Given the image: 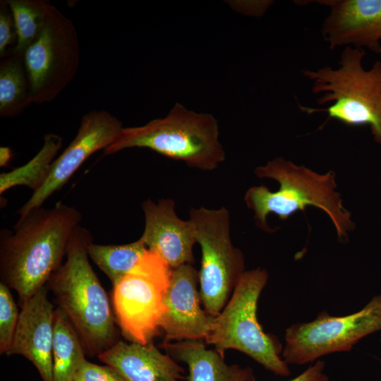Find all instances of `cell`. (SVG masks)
Returning <instances> with one entry per match:
<instances>
[{"label":"cell","instance_id":"6da1fadb","mask_svg":"<svg viewBox=\"0 0 381 381\" xmlns=\"http://www.w3.org/2000/svg\"><path fill=\"white\" fill-rule=\"evenodd\" d=\"M81 219L75 207L57 202L20 217L13 231H1V282L17 292L21 303L46 286L60 267Z\"/></svg>","mask_w":381,"mask_h":381},{"label":"cell","instance_id":"7a4b0ae2","mask_svg":"<svg viewBox=\"0 0 381 381\" xmlns=\"http://www.w3.org/2000/svg\"><path fill=\"white\" fill-rule=\"evenodd\" d=\"M90 231L79 224L67 245L66 260L46 286L78 332L86 354L98 356L119 341L112 306L89 262Z\"/></svg>","mask_w":381,"mask_h":381},{"label":"cell","instance_id":"3957f363","mask_svg":"<svg viewBox=\"0 0 381 381\" xmlns=\"http://www.w3.org/2000/svg\"><path fill=\"white\" fill-rule=\"evenodd\" d=\"M255 174L260 179H274L280 186L274 192L264 185L253 186L245 194L247 207L254 212V219L261 229L274 231L267 222L269 214L286 220L292 214L311 205L329 216L339 241H348V232L354 229L355 223L351 219V212L344 207L339 193L334 190L337 185L334 171L320 174L283 157H277L265 166L258 167Z\"/></svg>","mask_w":381,"mask_h":381},{"label":"cell","instance_id":"277c9868","mask_svg":"<svg viewBox=\"0 0 381 381\" xmlns=\"http://www.w3.org/2000/svg\"><path fill=\"white\" fill-rule=\"evenodd\" d=\"M364 49L346 46L342 51L337 68L326 66L301 73L312 83L313 94H322L316 102L325 108H313L298 103L307 114L325 112L327 119L351 126L368 125L374 140L381 145V60L370 69L363 66Z\"/></svg>","mask_w":381,"mask_h":381},{"label":"cell","instance_id":"5b68a950","mask_svg":"<svg viewBox=\"0 0 381 381\" xmlns=\"http://www.w3.org/2000/svg\"><path fill=\"white\" fill-rule=\"evenodd\" d=\"M131 147H144L180 160L189 167L212 171L224 162L217 119L176 103L163 118L135 127H123L115 140L104 150L105 155Z\"/></svg>","mask_w":381,"mask_h":381},{"label":"cell","instance_id":"8992f818","mask_svg":"<svg viewBox=\"0 0 381 381\" xmlns=\"http://www.w3.org/2000/svg\"><path fill=\"white\" fill-rule=\"evenodd\" d=\"M268 278L267 271L260 267L244 272L224 308L213 317L205 342L224 357L226 351L237 350L275 375L289 376L282 344L263 330L257 318L258 300Z\"/></svg>","mask_w":381,"mask_h":381},{"label":"cell","instance_id":"52a82bcc","mask_svg":"<svg viewBox=\"0 0 381 381\" xmlns=\"http://www.w3.org/2000/svg\"><path fill=\"white\" fill-rule=\"evenodd\" d=\"M172 269L147 250L135 267L113 285L116 324L130 342L152 343L161 332Z\"/></svg>","mask_w":381,"mask_h":381},{"label":"cell","instance_id":"ba28073f","mask_svg":"<svg viewBox=\"0 0 381 381\" xmlns=\"http://www.w3.org/2000/svg\"><path fill=\"white\" fill-rule=\"evenodd\" d=\"M189 217L201 249L198 272L201 303L204 310L215 317L246 271L243 255L232 243L230 212L226 207L193 208Z\"/></svg>","mask_w":381,"mask_h":381},{"label":"cell","instance_id":"9c48e42d","mask_svg":"<svg viewBox=\"0 0 381 381\" xmlns=\"http://www.w3.org/2000/svg\"><path fill=\"white\" fill-rule=\"evenodd\" d=\"M23 61L32 103L53 101L75 77L80 61L77 32L56 6L50 5L41 32L24 52Z\"/></svg>","mask_w":381,"mask_h":381},{"label":"cell","instance_id":"30bf717a","mask_svg":"<svg viewBox=\"0 0 381 381\" xmlns=\"http://www.w3.org/2000/svg\"><path fill=\"white\" fill-rule=\"evenodd\" d=\"M381 331V295L361 310L344 316L324 310L310 322L286 328L282 357L289 364L303 365L323 356L350 351L365 337Z\"/></svg>","mask_w":381,"mask_h":381},{"label":"cell","instance_id":"8fae6325","mask_svg":"<svg viewBox=\"0 0 381 381\" xmlns=\"http://www.w3.org/2000/svg\"><path fill=\"white\" fill-rule=\"evenodd\" d=\"M123 128L122 122L107 110H92L84 114L76 135L54 160L44 184L32 193L17 214L23 217L32 209L42 207L48 198L61 190L90 155L109 146Z\"/></svg>","mask_w":381,"mask_h":381},{"label":"cell","instance_id":"7c38bea8","mask_svg":"<svg viewBox=\"0 0 381 381\" xmlns=\"http://www.w3.org/2000/svg\"><path fill=\"white\" fill-rule=\"evenodd\" d=\"M198 271L192 264L172 269L161 322L164 342L204 341L213 317L201 308Z\"/></svg>","mask_w":381,"mask_h":381},{"label":"cell","instance_id":"4fadbf2b","mask_svg":"<svg viewBox=\"0 0 381 381\" xmlns=\"http://www.w3.org/2000/svg\"><path fill=\"white\" fill-rule=\"evenodd\" d=\"M329 13L321 29L330 49L367 47L381 54V0H322Z\"/></svg>","mask_w":381,"mask_h":381},{"label":"cell","instance_id":"5bb4252c","mask_svg":"<svg viewBox=\"0 0 381 381\" xmlns=\"http://www.w3.org/2000/svg\"><path fill=\"white\" fill-rule=\"evenodd\" d=\"M142 208L145 226L140 238L147 248L171 269L193 265L194 226L190 219L183 220L176 215L174 200L162 198L155 202L149 199L143 202Z\"/></svg>","mask_w":381,"mask_h":381},{"label":"cell","instance_id":"9a60e30c","mask_svg":"<svg viewBox=\"0 0 381 381\" xmlns=\"http://www.w3.org/2000/svg\"><path fill=\"white\" fill-rule=\"evenodd\" d=\"M43 286L21 303L18 322L7 356L20 355L30 361L42 381H53L52 344L55 309Z\"/></svg>","mask_w":381,"mask_h":381},{"label":"cell","instance_id":"2e32d148","mask_svg":"<svg viewBox=\"0 0 381 381\" xmlns=\"http://www.w3.org/2000/svg\"><path fill=\"white\" fill-rule=\"evenodd\" d=\"M97 358L126 381H187L185 369L152 343L143 345L119 340Z\"/></svg>","mask_w":381,"mask_h":381},{"label":"cell","instance_id":"e0dca14e","mask_svg":"<svg viewBox=\"0 0 381 381\" xmlns=\"http://www.w3.org/2000/svg\"><path fill=\"white\" fill-rule=\"evenodd\" d=\"M165 351L188 367L187 381H255L253 370L228 364L204 341H181L162 344Z\"/></svg>","mask_w":381,"mask_h":381},{"label":"cell","instance_id":"ac0fdd59","mask_svg":"<svg viewBox=\"0 0 381 381\" xmlns=\"http://www.w3.org/2000/svg\"><path fill=\"white\" fill-rule=\"evenodd\" d=\"M85 351L73 325L58 307L55 309L52 344L53 381H73L83 363Z\"/></svg>","mask_w":381,"mask_h":381},{"label":"cell","instance_id":"d6986e66","mask_svg":"<svg viewBox=\"0 0 381 381\" xmlns=\"http://www.w3.org/2000/svg\"><path fill=\"white\" fill-rule=\"evenodd\" d=\"M32 103L23 55L12 53L0 62V116L14 117Z\"/></svg>","mask_w":381,"mask_h":381},{"label":"cell","instance_id":"ffe728a7","mask_svg":"<svg viewBox=\"0 0 381 381\" xmlns=\"http://www.w3.org/2000/svg\"><path fill=\"white\" fill-rule=\"evenodd\" d=\"M62 143L60 135L46 134L42 148L28 162L11 171L1 174L0 193L17 186H27L33 192L38 190L47 180Z\"/></svg>","mask_w":381,"mask_h":381},{"label":"cell","instance_id":"44dd1931","mask_svg":"<svg viewBox=\"0 0 381 381\" xmlns=\"http://www.w3.org/2000/svg\"><path fill=\"white\" fill-rule=\"evenodd\" d=\"M147 250L140 238L123 245H102L92 242L87 247V253L114 285L135 267Z\"/></svg>","mask_w":381,"mask_h":381},{"label":"cell","instance_id":"7402d4cb","mask_svg":"<svg viewBox=\"0 0 381 381\" xmlns=\"http://www.w3.org/2000/svg\"><path fill=\"white\" fill-rule=\"evenodd\" d=\"M17 34L13 53L23 54L37 38L51 4L44 0H7Z\"/></svg>","mask_w":381,"mask_h":381},{"label":"cell","instance_id":"603a6c76","mask_svg":"<svg viewBox=\"0 0 381 381\" xmlns=\"http://www.w3.org/2000/svg\"><path fill=\"white\" fill-rule=\"evenodd\" d=\"M19 313L10 288L0 282V353L6 354L10 350Z\"/></svg>","mask_w":381,"mask_h":381},{"label":"cell","instance_id":"cb8c5ba5","mask_svg":"<svg viewBox=\"0 0 381 381\" xmlns=\"http://www.w3.org/2000/svg\"><path fill=\"white\" fill-rule=\"evenodd\" d=\"M17 43V34L12 12L7 0L0 3V56L4 58L13 53Z\"/></svg>","mask_w":381,"mask_h":381},{"label":"cell","instance_id":"d4e9b609","mask_svg":"<svg viewBox=\"0 0 381 381\" xmlns=\"http://www.w3.org/2000/svg\"><path fill=\"white\" fill-rule=\"evenodd\" d=\"M75 381H126L113 368L88 361L83 363L74 378Z\"/></svg>","mask_w":381,"mask_h":381},{"label":"cell","instance_id":"484cf974","mask_svg":"<svg viewBox=\"0 0 381 381\" xmlns=\"http://www.w3.org/2000/svg\"><path fill=\"white\" fill-rule=\"evenodd\" d=\"M325 363L321 360H318L299 375L289 381H329L327 374L325 373Z\"/></svg>","mask_w":381,"mask_h":381},{"label":"cell","instance_id":"4316f807","mask_svg":"<svg viewBox=\"0 0 381 381\" xmlns=\"http://www.w3.org/2000/svg\"><path fill=\"white\" fill-rule=\"evenodd\" d=\"M236 3V10L253 16L262 15L272 4V1H241Z\"/></svg>","mask_w":381,"mask_h":381},{"label":"cell","instance_id":"83f0119b","mask_svg":"<svg viewBox=\"0 0 381 381\" xmlns=\"http://www.w3.org/2000/svg\"><path fill=\"white\" fill-rule=\"evenodd\" d=\"M12 157V150L9 147L1 146L0 147V167L7 166Z\"/></svg>","mask_w":381,"mask_h":381},{"label":"cell","instance_id":"f1b7e54d","mask_svg":"<svg viewBox=\"0 0 381 381\" xmlns=\"http://www.w3.org/2000/svg\"><path fill=\"white\" fill-rule=\"evenodd\" d=\"M73 381H75V380H73Z\"/></svg>","mask_w":381,"mask_h":381}]
</instances>
